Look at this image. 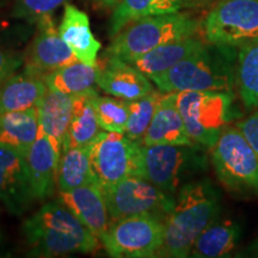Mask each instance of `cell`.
Masks as SVG:
<instances>
[{"label": "cell", "instance_id": "1", "mask_svg": "<svg viewBox=\"0 0 258 258\" xmlns=\"http://www.w3.org/2000/svg\"><path fill=\"white\" fill-rule=\"evenodd\" d=\"M220 211V194L208 179L190 180L177 191L172 211L165 219L160 257L184 258L196 238L215 220Z\"/></svg>", "mask_w": 258, "mask_h": 258}, {"label": "cell", "instance_id": "2", "mask_svg": "<svg viewBox=\"0 0 258 258\" xmlns=\"http://www.w3.org/2000/svg\"><path fill=\"white\" fill-rule=\"evenodd\" d=\"M22 230L34 256H66L98 247V238L60 201L42 206L23 222Z\"/></svg>", "mask_w": 258, "mask_h": 258}, {"label": "cell", "instance_id": "3", "mask_svg": "<svg viewBox=\"0 0 258 258\" xmlns=\"http://www.w3.org/2000/svg\"><path fill=\"white\" fill-rule=\"evenodd\" d=\"M238 48L206 43L151 82L163 92L227 91L235 86Z\"/></svg>", "mask_w": 258, "mask_h": 258}, {"label": "cell", "instance_id": "4", "mask_svg": "<svg viewBox=\"0 0 258 258\" xmlns=\"http://www.w3.org/2000/svg\"><path fill=\"white\" fill-rule=\"evenodd\" d=\"M200 23L183 12L148 16L122 28L106 48V55L131 61L169 42L195 36Z\"/></svg>", "mask_w": 258, "mask_h": 258}, {"label": "cell", "instance_id": "5", "mask_svg": "<svg viewBox=\"0 0 258 258\" xmlns=\"http://www.w3.org/2000/svg\"><path fill=\"white\" fill-rule=\"evenodd\" d=\"M176 103L190 139L209 148L214 146L231 122L240 116L233 92H176Z\"/></svg>", "mask_w": 258, "mask_h": 258}, {"label": "cell", "instance_id": "6", "mask_svg": "<svg viewBox=\"0 0 258 258\" xmlns=\"http://www.w3.org/2000/svg\"><path fill=\"white\" fill-rule=\"evenodd\" d=\"M140 166L141 178L173 196L207 167V160L196 145H143Z\"/></svg>", "mask_w": 258, "mask_h": 258}, {"label": "cell", "instance_id": "7", "mask_svg": "<svg viewBox=\"0 0 258 258\" xmlns=\"http://www.w3.org/2000/svg\"><path fill=\"white\" fill-rule=\"evenodd\" d=\"M143 143L124 133L102 131L89 144L90 160L97 184L102 190L131 176L140 177Z\"/></svg>", "mask_w": 258, "mask_h": 258}, {"label": "cell", "instance_id": "8", "mask_svg": "<svg viewBox=\"0 0 258 258\" xmlns=\"http://www.w3.org/2000/svg\"><path fill=\"white\" fill-rule=\"evenodd\" d=\"M212 164L226 188L258 194V156L237 127H227L212 147Z\"/></svg>", "mask_w": 258, "mask_h": 258}, {"label": "cell", "instance_id": "9", "mask_svg": "<svg viewBox=\"0 0 258 258\" xmlns=\"http://www.w3.org/2000/svg\"><path fill=\"white\" fill-rule=\"evenodd\" d=\"M164 230L165 219L152 214L134 215L110 222L101 240L111 257H154L163 244Z\"/></svg>", "mask_w": 258, "mask_h": 258}, {"label": "cell", "instance_id": "10", "mask_svg": "<svg viewBox=\"0 0 258 258\" xmlns=\"http://www.w3.org/2000/svg\"><path fill=\"white\" fill-rule=\"evenodd\" d=\"M208 43L239 48L258 41V0H219L202 23Z\"/></svg>", "mask_w": 258, "mask_h": 258}, {"label": "cell", "instance_id": "11", "mask_svg": "<svg viewBox=\"0 0 258 258\" xmlns=\"http://www.w3.org/2000/svg\"><path fill=\"white\" fill-rule=\"evenodd\" d=\"M110 222L134 215L152 214L166 219L175 198L138 176L123 178L103 189Z\"/></svg>", "mask_w": 258, "mask_h": 258}, {"label": "cell", "instance_id": "12", "mask_svg": "<svg viewBox=\"0 0 258 258\" xmlns=\"http://www.w3.org/2000/svg\"><path fill=\"white\" fill-rule=\"evenodd\" d=\"M35 200L24 156L0 145V202L9 213L22 215Z\"/></svg>", "mask_w": 258, "mask_h": 258}, {"label": "cell", "instance_id": "13", "mask_svg": "<svg viewBox=\"0 0 258 258\" xmlns=\"http://www.w3.org/2000/svg\"><path fill=\"white\" fill-rule=\"evenodd\" d=\"M37 34L32 41L27 70L43 76L78 61L69 44L61 38L51 15L37 19Z\"/></svg>", "mask_w": 258, "mask_h": 258}, {"label": "cell", "instance_id": "14", "mask_svg": "<svg viewBox=\"0 0 258 258\" xmlns=\"http://www.w3.org/2000/svg\"><path fill=\"white\" fill-rule=\"evenodd\" d=\"M105 62L98 63L97 85L112 97L135 101L153 91L151 79L137 67L117 56L106 55Z\"/></svg>", "mask_w": 258, "mask_h": 258}, {"label": "cell", "instance_id": "15", "mask_svg": "<svg viewBox=\"0 0 258 258\" xmlns=\"http://www.w3.org/2000/svg\"><path fill=\"white\" fill-rule=\"evenodd\" d=\"M60 156V148L40 131L37 139L24 154L32 192L36 200L43 201L53 195Z\"/></svg>", "mask_w": 258, "mask_h": 258}, {"label": "cell", "instance_id": "16", "mask_svg": "<svg viewBox=\"0 0 258 258\" xmlns=\"http://www.w3.org/2000/svg\"><path fill=\"white\" fill-rule=\"evenodd\" d=\"M59 201L101 240L110 224L101 186L97 183H92L64 191L59 190Z\"/></svg>", "mask_w": 258, "mask_h": 258}, {"label": "cell", "instance_id": "17", "mask_svg": "<svg viewBox=\"0 0 258 258\" xmlns=\"http://www.w3.org/2000/svg\"><path fill=\"white\" fill-rule=\"evenodd\" d=\"M143 145H198L186 132L184 121L177 108L176 92L164 93L144 135Z\"/></svg>", "mask_w": 258, "mask_h": 258}, {"label": "cell", "instance_id": "18", "mask_svg": "<svg viewBox=\"0 0 258 258\" xmlns=\"http://www.w3.org/2000/svg\"><path fill=\"white\" fill-rule=\"evenodd\" d=\"M59 34L80 62L97 63V55L102 44L93 36L89 16L76 6L66 4Z\"/></svg>", "mask_w": 258, "mask_h": 258}, {"label": "cell", "instance_id": "19", "mask_svg": "<svg viewBox=\"0 0 258 258\" xmlns=\"http://www.w3.org/2000/svg\"><path fill=\"white\" fill-rule=\"evenodd\" d=\"M46 91L47 85L40 74L28 70L12 74L0 84V114L38 106Z\"/></svg>", "mask_w": 258, "mask_h": 258}, {"label": "cell", "instance_id": "20", "mask_svg": "<svg viewBox=\"0 0 258 258\" xmlns=\"http://www.w3.org/2000/svg\"><path fill=\"white\" fill-rule=\"evenodd\" d=\"M205 46V42L195 36L180 38L154 48L127 62L140 70L147 78H152L166 72L180 60L196 53Z\"/></svg>", "mask_w": 258, "mask_h": 258}, {"label": "cell", "instance_id": "21", "mask_svg": "<svg viewBox=\"0 0 258 258\" xmlns=\"http://www.w3.org/2000/svg\"><path fill=\"white\" fill-rule=\"evenodd\" d=\"M73 96L47 89L38 104L41 131L60 148L69 132L71 115H72Z\"/></svg>", "mask_w": 258, "mask_h": 258}, {"label": "cell", "instance_id": "22", "mask_svg": "<svg viewBox=\"0 0 258 258\" xmlns=\"http://www.w3.org/2000/svg\"><path fill=\"white\" fill-rule=\"evenodd\" d=\"M38 106L0 114V145L24 156L40 134Z\"/></svg>", "mask_w": 258, "mask_h": 258}, {"label": "cell", "instance_id": "23", "mask_svg": "<svg viewBox=\"0 0 258 258\" xmlns=\"http://www.w3.org/2000/svg\"><path fill=\"white\" fill-rule=\"evenodd\" d=\"M239 235L240 228L237 224L230 220H214L196 238L190 256L196 258L228 256L237 246Z\"/></svg>", "mask_w": 258, "mask_h": 258}, {"label": "cell", "instance_id": "24", "mask_svg": "<svg viewBox=\"0 0 258 258\" xmlns=\"http://www.w3.org/2000/svg\"><path fill=\"white\" fill-rule=\"evenodd\" d=\"M96 92L95 89H91L73 96L72 115L62 150L67 147L88 146L99 133L101 128L92 104V97Z\"/></svg>", "mask_w": 258, "mask_h": 258}, {"label": "cell", "instance_id": "25", "mask_svg": "<svg viewBox=\"0 0 258 258\" xmlns=\"http://www.w3.org/2000/svg\"><path fill=\"white\" fill-rule=\"evenodd\" d=\"M99 66L76 61L42 76L47 89L74 96L93 89L98 78Z\"/></svg>", "mask_w": 258, "mask_h": 258}, {"label": "cell", "instance_id": "26", "mask_svg": "<svg viewBox=\"0 0 258 258\" xmlns=\"http://www.w3.org/2000/svg\"><path fill=\"white\" fill-rule=\"evenodd\" d=\"M182 0H120L109 23V35L115 36L122 28L148 16L178 12L184 8Z\"/></svg>", "mask_w": 258, "mask_h": 258}, {"label": "cell", "instance_id": "27", "mask_svg": "<svg viewBox=\"0 0 258 258\" xmlns=\"http://www.w3.org/2000/svg\"><path fill=\"white\" fill-rule=\"evenodd\" d=\"M56 183L60 191L97 183L90 160L89 145L63 148L57 166Z\"/></svg>", "mask_w": 258, "mask_h": 258}, {"label": "cell", "instance_id": "28", "mask_svg": "<svg viewBox=\"0 0 258 258\" xmlns=\"http://www.w3.org/2000/svg\"><path fill=\"white\" fill-rule=\"evenodd\" d=\"M235 85L247 109H258V41L238 48Z\"/></svg>", "mask_w": 258, "mask_h": 258}, {"label": "cell", "instance_id": "29", "mask_svg": "<svg viewBox=\"0 0 258 258\" xmlns=\"http://www.w3.org/2000/svg\"><path fill=\"white\" fill-rule=\"evenodd\" d=\"M163 91H153L148 95L129 101V115L124 134L129 139L143 143V138L146 133L148 125L152 121L157 106L164 96Z\"/></svg>", "mask_w": 258, "mask_h": 258}, {"label": "cell", "instance_id": "30", "mask_svg": "<svg viewBox=\"0 0 258 258\" xmlns=\"http://www.w3.org/2000/svg\"><path fill=\"white\" fill-rule=\"evenodd\" d=\"M99 128L106 132L124 133L129 115V101L117 97H104L96 92L92 97Z\"/></svg>", "mask_w": 258, "mask_h": 258}, {"label": "cell", "instance_id": "31", "mask_svg": "<svg viewBox=\"0 0 258 258\" xmlns=\"http://www.w3.org/2000/svg\"><path fill=\"white\" fill-rule=\"evenodd\" d=\"M70 0H16L12 16L15 18L36 22L46 15H51Z\"/></svg>", "mask_w": 258, "mask_h": 258}, {"label": "cell", "instance_id": "32", "mask_svg": "<svg viewBox=\"0 0 258 258\" xmlns=\"http://www.w3.org/2000/svg\"><path fill=\"white\" fill-rule=\"evenodd\" d=\"M237 128L258 156V110L253 111L245 120L238 122Z\"/></svg>", "mask_w": 258, "mask_h": 258}, {"label": "cell", "instance_id": "33", "mask_svg": "<svg viewBox=\"0 0 258 258\" xmlns=\"http://www.w3.org/2000/svg\"><path fill=\"white\" fill-rule=\"evenodd\" d=\"M23 63V59L16 54L0 48V84L16 73Z\"/></svg>", "mask_w": 258, "mask_h": 258}, {"label": "cell", "instance_id": "34", "mask_svg": "<svg viewBox=\"0 0 258 258\" xmlns=\"http://www.w3.org/2000/svg\"><path fill=\"white\" fill-rule=\"evenodd\" d=\"M92 2L97 5L103 6V8H114L120 0H92Z\"/></svg>", "mask_w": 258, "mask_h": 258}, {"label": "cell", "instance_id": "35", "mask_svg": "<svg viewBox=\"0 0 258 258\" xmlns=\"http://www.w3.org/2000/svg\"><path fill=\"white\" fill-rule=\"evenodd\" d=\"M185 5L190 4H196V3H205V2H211V0H182Z\"/></svg>", "mask_w": 258, "mask_h": 258}]
</instances>
